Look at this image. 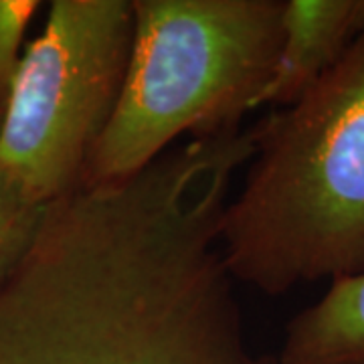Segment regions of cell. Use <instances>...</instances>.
Returning <instances> with one entry per match:
<instances>
[{
  "mask_svg": "<svg viewBox=\"0 0 364 364\" xmlns=\"http://www.w3.org/2000/svg\"><path fill=\"white\" fill-rule=\"evenodd\" d=\"M134 39L132 0H55L4 104L0 166L41 205L81 186L116 112Z\"/></svg>",
  "mask_w": 364,
  "mask_h": 364,
  "instance_id": "277c9868",
  "label": "cell"
},
{
  "mask_svg": "<svg viewBox=\"0 0 364 364\" xmlns=\"http://www.w3.org/2000/svg\"><path fill=\"white\" fill-rule=\"evenodd\" d=\"M364 31V0H284L282 43L261 105L294 104Z\"/></svg>",
  "mask_w": 364,
  "mask_h": 364,
  "instance_id": "5b68a950",
  "label": "cell"
},
{
  "mask_svg": "<svg viewBox=\"0 0 364 364\" xmlns=\"http://www.w3.org/2000/svg\"><path fill=\"white\" fill-rule=\"evenodd\" d=\"M134 39L116 112L81 184L128 178L182 134L237 128L261 105L284 0H132Z\"/></svg>",
  "mask_w": 364,
  "mask_h": 364,
  "instance_id": "3957f363",
  "label": "cell"
},
{
  "mask_svg": "<svg viewBox=\"0 0 364 364\" xmlns=\"http://www.w3.org/2000/svg\"><path fill=\"white\" fill-rule=\"evenodd\" d=\"M45 207L0 166V282L31 245Z\"/></svg>",
  "mask_w": 364,
  "mask_h": 364,
  "instance_id": "52a82bcc",
  "label": "cell"
},
{
  "mask_svg": "<svg viewBox=\"0 0 364 364\" xmlns=\"http://www.w3.org/2000/svg\"><path fill=\"white\" fill-rule=\"evenodd\" d=\"M279 364H364V272L334 279L287 324Z\"/></svg>",
  "mask_w": 364,
  "mask_h": 364,
  "instance_id": "8992f818",
  "label": "cell"
},
{
  "mask_svg": "<svg viewBox=\"0 0 364 364\" xmlns=\"http://www.w3.org/2000/svg\"><path fill=\"white\" fill-rule=\"evenodd\" d=\"M0 364H272L249 348L235 282L160 223L61 210L0 282Z\"/></svg>",
  "mask_w": 364,
  "mask_h": 364,
  "instance_id": "6da1fadb",
  "label": "cell"
},
{
  "mask_svg": "<svg viewBox=\"0 0 364 364\" xmlns=\"http://www.w3.org/2000/svg\"><path fill=\"white\" fill-rule=\"evenodd\" d=\"M243 188L223 210V263L277 296L364 272V31L294 104L253 128Z\"/></svg>",
  "mask_w": 364,
  "mask_h": 364,
  "instance_id": "7a4b0ae2",
  "label": "cell"
},
{
  "mask_svg": "<svg viewBox=\"0 0 364 364\" xmlns=\"http://www.w3.org/2000/svg\"><path fill=\"white\" fill-rule=\"evenodd\" d=\"M2 117H4V105L0 104V126H2Z\"/></svg>",
  "mask_w": 364,
  "mask_h": 364,
  "instance_id": "9c48e42d",
  "label": "cell"
},
{
  "mask_svg": "<svg viewBox=\"0 0 364 364\" xmlns=\"http://www.w3.org/2000/svg\"><path fill=\"white\" fill-rule=\"evenodd\" d=\"M37 0H0V104H6L14 73L23 59L26 26L39 11Z\"/></svg>",
  "mask_w": 364,
  "mask_h": 364,
  "instance_id": "ba28073f",
  "label": "cell"
}]
</instances>
